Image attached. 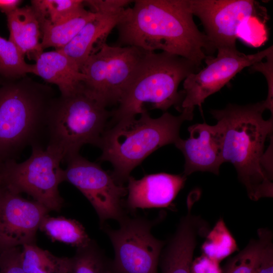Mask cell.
<instances>
[{
    "label": "cell",
    "instance_id": "6da1fadb",
    "mask_svg": "<svg viewBox=\"0 0 273 273\" xmlns=\"http://www.w3.org/2000/svg\"><path fill=\"white\" fill-rule=\"evenodd\" d=\"M116 26V46L161 50L200 66L216 50L193 20L187 0H135Z\"/></svg>",
    "mask_w": 273,
    "mask_h": 273
},
{
    "label": "cell",
    "instance_id": "7a4b0ae2",
    "mask_svg": "<svg viewBox=\"0 0 273 273\" xmlns=\"http://www.w3.org/2000/svg\"><path fill=\"white\" fill-rule=\"evenodd\" d=\"M267 110L264 101L244 106L229 104L212 110L221 134L223 163L231 162L250 199L257 201L273 196L270 151L265 143L273 129L272 115L263 117Z\"/></svg>",
    "mask_w": 273,
    "mask_h": 273
},
{
    "label": "cell",
    "instance_id": "3957f363",
    "mask_svg": "<svg viewBox=\"0 0 273 273\" xmlns=\"http://www.w3.org/2000/svg\"><path fill=\"white\" fill-rule=\"evenodd\" d=\"M56 97L50 86L26 76L0 86V162L16 160L28 147H44Z\"/></svg>",
    "mask_w": 273,
    "mask_h": 273
},
{
    "label": "cell",
    "instance_id": "277c9868",
    "mask_svg": "<svg viewBox=\"0 0 273 273\" xmlns=\"http://www.w3.org/2000/svg\"><path fill=\"white\" fill-rule=\"evenodd\" d=\"M135 117L124 118L104 132L98 147L102 150L99 160L110 162L111 174L119 185L127 182L131 171L149 155L180 138L183 123L191 120L193 110L183 109L178 116L165 112L152 118L148 111Z\"/></svg>",
    "mask_w": 273,
    "mask_h": 273
},
{
    "label": "cell",
    "instance_id": "5b68a950",
    "mask_svg": "<svg viewBox=\"0 0 273 273\" xmlns=\"http://www.w3.org/2000/svg\"><path fill=\"white\" fill-rule=\"evenodd\" d=\"M200 70V66L184 57L165 52L144 51L116 109L111 112L112 121L133 117L151 109L166 111L174 106L181 112L184 99L180 83L189 75ZM147 111V110H146Z\"/></svg>",
    "mask_w": 273,
    "mask_h": 273
},
{
    "label": "cell",
    "instance_id": "8992f818",
    "mask_svg": "<svg viewBox=\"0 0 273 273\" xmlns=\"http://www.w3.org/2000/svg\"><path fill=\"white\" fill-rule=\"evenodd\" d=\"M110 116L107 107L83 85L70 95L56 97L49 111L46 147L59 150L65 162L84 145L98 147Z\"/></svg>",
    "mask_w": 273,
    "mask_h": 273
},
{
    "label": "cell",
    "instance_id": "52a82bcc",
    "mask_svg": "<svg viewBox=\"0 0 273 273\" xmlns=\"http://www.w3.org/2000/svg\"><path fill=\"white\" fill-rule=\"evenodd\" d=\"M31 148V154L25 161L3 163L5 184L9 191L26 193L49 211H59L64 204L59 191V185L64 181V169L60 166L63 156L50 146Z\"/></svg>",
    "mask_w": 273,
    "mask_h": 273
},
{
    "label": "cell",
    "instance_id": "ba28073f",
    "mask_svg": "<svg viewBox=\"0 0 273 273\" xmlns=\"http://www.w3.org/2000/svg\"><path fill=\"white\" fill-rule=\"evenodd\" d=\"M144 52L104 43L80 68L84 89L106 107L118 103Z\"/></svg>",
    "mask_w": 273,
    "mask_h": 273
},
{
    "label": "cell",
    "instance_id": "9c48e42d",
    "mask_svg": "<svg viewBox=\"0 0 273 273\" xmlns=\"http://www.w3.org/2000/svg\"><path fill=\"white\" fill-rule=\"evenodd\" d=\"M162 216L150 220L127 215L113 229L101 228L108 236L114 251L115 273H158V266L164 241L155 238L151 229Z\"/></svg>",
    "mask_w": 273,
    "mask_h": 273
},
{
    "label": "cell",
    "instance_id": "30bf717a",
    "mask_svg": "<svg viewBox=\"0 0 273 273\" xmlns=\"http://www.w3.org/2000/svg\"><path fill=\"white\" fill-rule=\"evenodd\" d=\"M65 162L64 180L75 187L86 198L99 217L101 228L108 219L118 222L127 214L123 198L127 189L118 184L110 173L79 154Z\"/></svg>",
    "mask_w": 273,
    "mask_h": 273
},
{
    "label": "cell",
    "instance_id": "8fae6325",
    "mask_svg": "<svg viewBox=\"0 0 273 273\" xmlns=\"http://www.w3.org/2000/svg\"><path fill=\"white\" fill-rule=\"evenodd\" d=\"M192 14L198 17L211 44L235 48L241 26L249 19H268L266 9L253 0H187Z\"/></svg>",
    "mask_w": 273,
    "mask_h": 273
},
{
    "label": "cell",
    "instance_id": "7c38bea8",
    "mask_svg": "<svg viewBox=\"0 0 273 273\" xmlns=\"http://www.w3.org/2000/svg\"><path fill=\"white\" fill-rule=\"evenodd\" d=\"M216 57L204 60L206 66L189 75L184 80V99L181 111L187 109L200 108L205 99L219 91L235 75L247 67L262 61L273 52L272 46L253 54L246 55L235 48H219Z\"/></svg>",
    "mask_w": 273,
    "mask_h": 273
},
{
    "label": "cell",
    "instance_id": "4fadbf2b",
    "mask_svg": "<svg viewBox=\"0 0 273 273\" xmlns=\"http://www.w3.org/2000/svg\"><path fill=\"white\" fill-rule=\"evenodd\" d=\"M49 211L40 203L7 189L0 205V253L35 243L37 231Z\"/></svg>",
    "mask_w": 273,
    "mask_h": 273
},
{
    "label": "cell",
    "instance_id": "5bb4252c",
    "mask_svg": "<svg viewBox=\"0 0 273 273\" xmlns=\"http://www.w3.org/2000/svg\"><path fill=\"white\" fill-rule=\"evenodd\" d=\"M194 203L188 199L187 213L180 218L174 235L162 250L159 261L161 273H191L198 238L206 236L209 231L207 223L192 213Z\"/></svg>",
    "mask_w": 273,
    "mask_h": 273
},
{
    "label": "cell",
    "instance_id": "9a60e30c",
    "mask_svg": "<svg viewBox=\"0 0 273 273\" xmlns=\"http://www.w3.org/2000/svg\"><path fill=\"white\" fill-rule=\"evenodd\" d=\"M188 131V139L180 138L174 144L185 157L184 174L187 176L196 171H207L218 175L223 163L218 125L197 123L189 127Z\"/></svg>",
    "mask_w": 273,
    "mask_h": 273
},
{
    "label": "cell",
    "instance_id": "2e32d148",
    "mask_svg": "<svg viewBox=\"0 0 273 273\" xmlns=\"http://www.w3.org/2000/svg\"><path fill=\"white\" fill-rule=\"evenodd\" d=\"M186 177L164 172L146 175L140 179L129 176L125 209L132 212L138 208L169 207L183 188Z\"/></svg>",
    "mask_w": 273,
    "mask_h": 273
},
{
    "label": "cell",
    "instance_id": "e0dca14e",
    "mask_svg": "<svg viewBox=\"0 0 273 273\" xmlns=\"http://www.w3.org/2000/svg\"><path fill=\"white\" fill-rule=\"evenodd\" d=\"M33 64L32 73L56 85L61 96H67L82 86L85 76L63 53L56 50L42 53Z\"/></svg>",
    "mask_w": 273,
    "mask_h": 273
},
{
    "label": "cell",
    "instance_id": "ac0fdd59",
    "mask_svg": "<svg viewBox=\"0 0 273 273\" xmlns=\"http://www.w3.org/2000/svg\"><path fill=\"white\" fill-rule=\"evenodd\" d=\"M123 12L116 15L97 13L96 17L88 21L68 44L56 50L65 55L80 70L84 62L93 53L95 44L105 42L104 40L115 28Z\"/></svg>",
    "mask_w": 273,
    "mask_h": 273
},
{
    "label": "cell",
    "instance_id": "d6986e66",
    "mask_svg": "<svg viewBox=\"0 0 273 273\" xmlns=\"http://www.w3.org/2000/svg\"><path fill=\"white\" fill-rule=\"evenodd\" d=\"M9 40L29 59H35L43 53L40 39V25L31 6L18 8L8 14Z\"/></svg>",
    "mask_w": 273,
    "mask_h": 273
},
{
    "label": "cell",
    "instance_id": "ffe728a7",
    "mask_svg": "<svg viewBox=\"0 0 273 273\" xmlns=\"http://www.w3.org/2000/svg\"><path fill=\"white\" fill-rule=\"evenodd\" d=\"M96 15L97 13L84 9L75 15L61 22L41 25L42 49L49 47H54L56 50L63 48Z\"/></svg>",
    "mask_w": 273,
    "mask_h": 273
},
{
    "label": "cell",
    "instance_id": "44dd1931",
    "mask_svg": "<svg viewBox=\"0 0 273 273\" xmlns=\"http://www.w3.org/2000/svg\"><path fill=\"white\" fill-rule=\"evenodd\" d=\"M21 261L25 273H71V258L56 256L35 244L22 246Z\"/></svg>",
    "mask_w": 273,
    "mask_h": 273
},
{
    "label": "cell",
    "instance_id": "7402d4cb",
    "mask_svg": "<svg viewBox=\"0 0 273 273\" xmlns=\"http://www.w3.org/2000/svg\"><path fill=\"white\" fill-rule=\"evenodd\" d=\"M39 230L53 241L70 244L76 248L87 245L91 240L79 222L63 216L55 217L46 215L40 222Z\"/></svg>",
    "mask_w": 273,
    "mask_h": 273
},
{
    "label": "cell",
    "instance_id": "603a6c76",
    "mask_svg": "<svg viewBox=\"0 0 273 273\" xmlns=\"http://www.w3.org/2000/svg\"><path fill=\"white\" fill-rule=\"evenodd\" d=\"M71 273H115L112 259H109L93 240L77 248L71 257Z\"/></svg>",
    "mask_w": 273,
    "mask_h": 273
},
{
    "label": "cell",
    "instance_id": "cb8c5ba5",
    "mask_svg": "<svg viewBox=\"0 0 273 273\" xmlns=\"http://www.w3.org/2000/svg\"><path fill=\"white\" fill-rule=\"evenodd\" d=\"M82 0H32L40 25L54 24L78 14L84 9Z\"/></svg>",
    "mask_w": 273,
    "mask_h": 273
},
{
    "label": "cell",
    "instance_id": "d4e9b609",
    "mask_svg": "<svg viewBox=\"0 0 273 273\" xmlns=\"http://www.w3.org/2000/svg\"><path fill=\"white\" fill-rule=\"evenodd\" d=\"M238 250L236 241L222 218L208 231L201 246L203 254L218 262Z\"/></svg>",
    "mask_w": 273,
    "mask_h": 273
},
{
    "label": "cell",
    "instance_id": "484cf974",
    "mask_svg": "<svg viewBox=\"0 0 273 273\" xmlns=\"http://www.w3.org/2000/svg\"><path fill=\"white\" fill-rule=\"evenodd\" d=\"M24 56L15 43L0 36V77L11 80L32 73L33 64H27Z\"/></svg>",
    "mask_w": 273,
    "mask_h": 273
},
{
    "label": "cell",
    "instance_id": "4316f807",
    "mask_svg": "<svg viewBox=\"0 0 273 273\" xmlns=\"http://www.w3.org/2000/svg\"><path fill=\"white\" fill-rule=\"evenodd\" d=\"M268 231L266 228L258 230V239H252L242 250L230 259L222 273H254Z\"/></svg>",
    "mask_w": 273,
    "mask_h": 273
},
{
    "label": "cell",
    "instance_id": "83f0119b",
    "mask_svg": "<svg viewBox=\"0 0 273 273\" xmlns=\"http://www.w3.org/2000/svg\"><path fill=\"white\" fill-rule=\"evenodd\" d=\"M133 1L129 0H87L84 1V5L90 8V11L103 15L120 14L125 7Z\"/></svg>",
    "mask_w": 273,
    "mask_h": 273
},
{
    "label": "cell",
    "instance_id": "f1b7e54d",
    "mask_svg": "<svg viewBox=\"0 0 273 273\" xmlns=\"http://www.w3.org/2000/svg\"><path fill=\"white\" fill-rule=\"evenodd\" d=\"M0 273H25L20 247L11 248L0 253Z\"/></svg>",
    "mask_w": 273,
    "mask_h": 273
},
{
    "label": "cell",
    "instance_id": "f546056e",
    "mask_svg": "<svg viewBox=\"0 0 273 273\" xmlns=\"http://www.w3.org/2000/svg\"><path fill=\"white\" fill-rule=\"evenodd\" d=\"M266 62H257L249 67L251 71L261 72L265 77L268 86V94L266 99L264 101L266 109L269 110L272 115V95H273V52L266 57Z\"/></svg>",
    "mask_w": 273,
    "mask_h": 273
},
{
    "label": "cell",
    "instance_id": "4dcf8cb0",
    "mask_svg": "<svg viewBox=\"0 0 273 273\" xmlns=\"http://www.w3.org/2000/svg\"><path fill=\"white\" fill-rule=\"evenodd\" d=\"M272 233L268 230L263 246L260 252L254 273H273Z\"/></svg>",
    "mask_w": 273,
    "mask_h": 273
},
{
    "label": "cell",
    "instance_id": "1f68e13d",
    "mask_svg": "<svg viewBox=\"0 0 273 273\" xmlns=\"http://www.w3.org/2000/svg\"><path fill=\"white\" fill-rule=\"evenodd\" d=\"M218 262L202 253L193 260L191 273H222Z\"/></svg>",
    "mask_w": 273,
    "mask_h": 273
},
{
    "label": "cell",
    "instance_id": "d6a6232c",
    "mask_svg": "<svg viewBox=\"0 0 273 273\" xmlns=\"http://www.w3.org/2000/svg\"><path fill=\"white\" fill-rule=\"evenodd\" d=\"M20 0H0V11L7 15L19 8Z\"/></svg>",
    "mask_w": 273,
    "mask_h": 273
},
{
    "label": "cell",
    "instance_id": "836d02e7",
    "mask_svg": "<svg viewBox=\"0 0 273 273\" xmlns=\"http://www.w3.org/2000/svg\"><path fill=\"white\" fill-rule=\"evenodd\" d=\"M3 163L0 162V205L3 198L7 191L3 178Z\"/></svg>",
    "mask_w": 273,
    "mask_h": 273
}]
</instances>
